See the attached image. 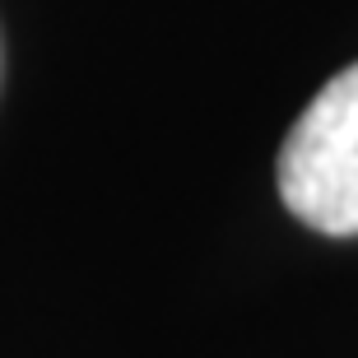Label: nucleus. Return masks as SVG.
Masks as SVG:
<instances>
[{"instance_id":"f257e3e1","label":"nucleus","mask_w":358,"mask_h":358,"mask_svg":"<svg viewBox=\"0 0 358 358\" xmlns=\"http://www.w3.org/2000/svg\"><path fill=\"white\" fill-rule=\"evenodd\" d=\"M279 196L307 228L358 238V61L340 70L284 135Z\"/></svg>"}]
</instances>
